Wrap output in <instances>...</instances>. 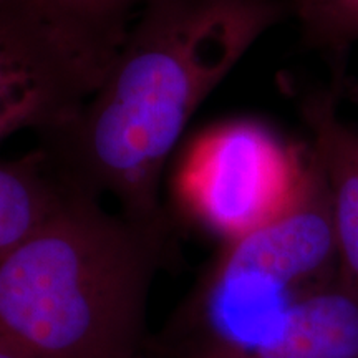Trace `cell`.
<instances>
[{
  "mask_svg": "<svg viewBox=\"0 0 358 358\" xmlns=\"http://www.w3.org/2000/svg\"><path fill=\"white\" fill-rule=\"evenodd\" d=\"M284 12L280 0H143L98 88L38 146L71 187L164 222L161 187L192 116Z\"/></svg>",
  "mask_w": 358,
  "mask_h": 358,
  "instance_id": "6da1fadb",
  "label": "cell"
},
{
  "mask_svg": "<svg viewBox=\"0 0 358 358\" xmlns=\"http://www.w3.org/2000/svg\"><path fill=\"white\" fill-rule=\"evenodd\" d=\"M164 237L71 187L0 257V338L25 358H131Z\"/></svg>",
  "mask_w": 358,
  "mask_h": 358,
  "instance_id": "7a4b0ae2",
  "label": "cell"
},
{
  "mask_svg": "<svg viewBox=\"0 0 358 358\" xmlns=\"http://www.w3.org/2000/svg\"><path fill=\"white\" fill-rule=\"evenodd\" d=\"M338 272L329 196L312 155L301 198L274 221L224 244L196 289L191 308L208 332L206 348L243 355L267 345L292 303Z\"/></svg>",
  "mask_w": 358,
  "mask_h": 358,
  "instance_id": "3957f363",
  "label": "cell"
},
{
  "mask_svg": "<svg viewBox=\"0 0 358 358\" xmlns=\"http://www.w3.org/2000/svg\"><path fill=\"white\" fill-rule=\"evenodd\" d=\"M124 35L40 0L0 2V140L69 123L92 96Z\"/></svg>",
  "mask_w": 358,
  "mask_h": 358,
  "instance_id": "277c9868",
  "label": "cell"
},
{
  "mask_svg": "<svg viewBox=\"0 0 358 358\" xmlns=\"http://www.w3.org/2000/svg\"><path fill=\"white\" fill-rule=\"evenodd\" d=\"M310 174V148L302 150L254 120H231L186 148L173 187L179 208L227 244L287 211Z\"/></svg>",
  "mask_w": 358,
  "mask_h": 358,
  "instance_id": "5b68a950",
  "label": "cell"
},
{
  "mask_svg": "<svg viewBox=\"0 0 358 358\" xmlns=\"http://www.w3.org/2000/svg\"><path fill=\"white\" fill-rule=\"evenodd\" d=\"M231 358H358V290L338 272L292 303L272 342Z\"/></svg>",
  "mask_w": 358,
  "mask_h": 358,
  "instance_id": "8992f818",
  "label": "cell"
},
{
  "mask_svg": "<svg viewBox=\"0 0 358 358\" xmlns=\"http://www.w3.org/2000/svg\"><path fill=\"white\" fill-rule=\"evenodd\" d=\"M306 116L310 151L329 196L340 272L358 290V131L324 98L308 103Z\"/></svg>",
  "mask_w": 358,
  "mask_h": 358,
  "instance_id": "52a82bcc",
  "label": "cell"
},
{
  "mask_svg": "<svg viewBox=\"0 0 358 358\" xmlns=\"http://www.w3.org/2000/svg\"><path fill=\"white\" fill-rule=\"evenodd\" d=\"M70 189L42 146L0 161V257L32 234Z\"/></svg>",
  "mask_w": 358,
  "mask_h": 358,
  "instance_id": "ba28073f",
  "label": "cell"
},
{
  "mask_svg": "<svg viewBox=\"0 0 358 358\" xmlns=\"http://www.w3.org/2000/svg\"><path fill=\"white\" fill-rule=\"evenodd\" d=\"M306 30L322 42H350L358 38V0H290Z\"/></svg>",
  "mask_w": 358,
  "mask_h": 358,
  "instance_id": "9c48e42d",
  "label": "cell"
},
{
  "mask_svg": "<svg viewBox=\"0 0 358 358\" xmlns=\"http://www.w3.org/2000/svg\"><path fill=\"white\" fill-rule=\"evenodd\" d=\"M40 2L85 24L124 35L136 12L140 10L143 0H40Z\"/></svg>",
  "mask_w": 358,
  "mask_h": 358,
  "instance_id": "30bf717a",
  "label": "cell"
},
{
  "mask_svg": "<svg viewBox=\"0 0 358 358\" xmlns=\"http://www.w3.org/2000/svg\"><path fill=\"white\" fill-rule=\"evenodd\" d=\"M0 358H25V357L20 355L15 348H12L8 343H6L2 338H0Z\"/></svg>",
  "mask_w": 358,
  "mask_h": 358,
  "instance_id": "8fae6325",
  "label": "cell"
},
{
  "mask_svg": "<svg viewBox=\"0 0 358 358\" xmlns=\"http://www.w3.org/2000/svg\"><path fill=\"white\" fill-rule=\"evenodd\" d=\"M347 92H348V96H350V100L358 106V80H353V82L348 85Z\"/></svg>",
  "mask_w": 358,
  "mask_h": 358,
  "instance_id": "7c38bea8",
  "label": "cell"
},
{
  "mask_svg": "<svg viewBox=\"0 0 358 358\" xmlns=\"http://www.w3.org/2000/svg\"><path fill=\"white\" fill-rule=\"evenodd\" d=\"M0 2H2V0H0Z\"/></svg>",
  "mask_w": 358,
  "mask_h": 358,
  "instance_id": "4fadbf2b",
  "label": "cell"
}]
</instances>
